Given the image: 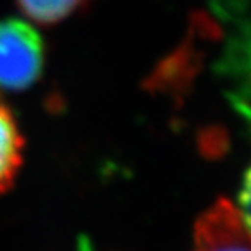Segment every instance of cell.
I'll return each instance as SVG.
<instances>
[{
    "mask_svg": "<svg viewBox=\"0 0 251 251\" xmlns=\"http://www.w3.org/2000/svg\"><path fill=\"white\" fill-rule=\"evenodd\" d=\"M23 135L13 113L0 100V196L13 186L23 163Z\"/></svg>",
    "mask_w": 251,
    "mask_h": 251,
    "instance_id": "obj_3",
    "label": "cell"
},
{
    "mask_svg": "<svg viewBox=\"0 0 251 251\" xmlns=\"http://www.w3.org/2000/svg\"><path fill=\"white\" fill-rule=\"evenodd\" d=\"M193 251H250L248 215L230 199H217L194 225Z\"/></svg>",
    "mask_w": 251,
    "mask_h": 251,
    "instance_id": "obj_2",
    "label": "cell"
},
{
    "mask_svg": "<svg viewBox=\"0 0 251 251\" xmlns=\"http://www.w3.org/2000/svg\"><path fill=\"white\" fill-rule=\"evenodd\" d=\"M93 0H17L25 17L34 23L52 26L82 12Z\"/></svg>",
    "mask_w": 251,
    "mask_h": 251,
    "instance_id": "obj_4",
    "label": "cell"
},
{
    "mask_svg": "<svg viewBox=\"0 0 251 251\" xmlns=\"http://www.w3.org/2000/svg\"><path fill=\"white\" fill-rule=\"evenodd\" d=\"M43 36L20 18L0 20V88L8 92L28 90L44 69Z\"/></svg>",
    "mask_w": 251,
    "mask_h": 251,
    "instance_id": "obj_1",
    "label": "cell"
}]
</instances>
